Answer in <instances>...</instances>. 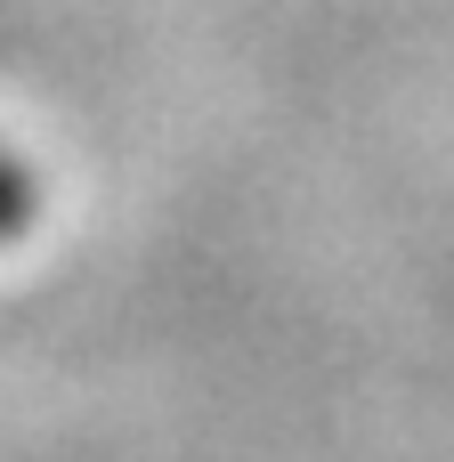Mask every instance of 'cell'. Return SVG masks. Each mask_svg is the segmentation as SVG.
Listing matches in <instances>:
<instances>
[{"mask_svg": "<svg viewBox=\"0 0 454 462\" xmlns=\"http://www.w3.org/2000/svg\"><path fill=\"white\" fill-rule=\"evenodd\" d=\"M32 203H41V195H32L24 162H16V154H0V244H8V236H16L24 219H32Z\"/></svg>", "mask_w": 454, "mask_h": 462, "instance_id": "obj_1", "label": "cell"}]
</instances>
